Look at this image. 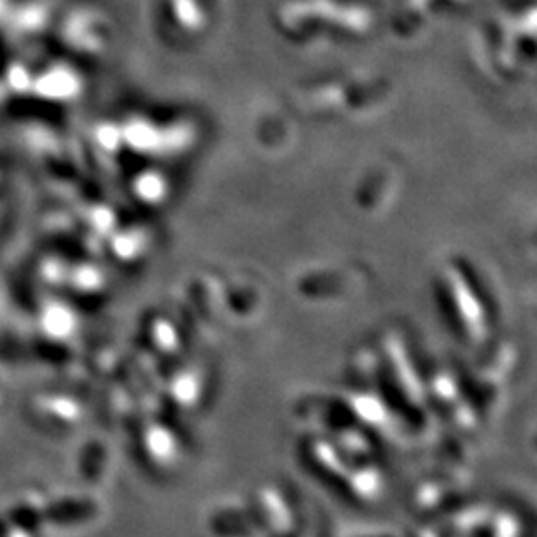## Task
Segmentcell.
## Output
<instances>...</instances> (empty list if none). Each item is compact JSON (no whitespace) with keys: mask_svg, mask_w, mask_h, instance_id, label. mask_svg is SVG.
<instances>
[{"mask_svg":"<svg viewBox=\"0 0 537 537\" xmlns=\"http://www.w3.org/2000/svg\"><path fill=\"white\" fill-rule=\"evenodd\" d=\"M345 537H402L400 534H396L394 530H388V528H376V526H368V528H355V530H349Z\"/></svg>","mask_w":537,"mask_h":537,"instance_id":"52a82bcc","label":"cell"},{"mask_svg":"<svg viewBox=\"0 0 537 537\" xmlns=\"http://www.w3.org/2000/svg\"><path fill=\"white\" fill-rule=\"evenodd\" d=\"M289 537H307V536H303V534H297V532H295L293 536H289Z\"/></svg>","mask_w":537,"mask_h":537,"instance_id":"ba28073f","label":"cell"},{"mask_svg":"<svg viewBox=\"0 0 537 537\" xmlns=\"http://www.w3.org/2000/svg\"><path fill=\"white\" fill-rule=\"evenodd\" d=\"M172 408L181 414L197 412L209 394V374L199 362H185L172 370L168 382Z\"/></svg>","mask_w":537,"mask_h":537,"instance_id":"3957f363","label":"cell"},{"mask_svg":"<svg viewBox=\"0 0 537 537\" xmlns=\"http://www.w3.org/2000/svg\"><path fill=\"white\" fill-rule=\"evenodd\" d=\"M382 362V392L408 418L412 426L426 424L430 416L424 370L412 353L402 327H386L374 341Z\"/></svg>","mask_w":537,"mask_h":537,"instance_id":"6da1fadb","label":"cell"},{"mask_svg":"<svg viewBox=\"0 0 537 537\" xmlns=\"http://www.w3.org/2000/svg\"><path fill=\"white\" fill-rule=\"evenodd\" d=\"M209 530L217 537H255L259 534L247 498L217 504L209 514Z\"/></svg>","mask_w":537,"mask_h":537,"instance_id":"277c9868","label":"cell"},{"mask_svg":"<svg viewBox=\"0 0 537 537\" xmlns=\"http://www.w3.org/2000/svg\"><path fill=\"white\" fill-rule=\"evenodd\" d=\"M247 504L263 536L289 537L299 530V506L285 484L265 482L257 486L247 496Z\"/></svg>","mask_w":537,"mask_h":537,"instance_id":"7a4b0ae2","label":"cell"},{"mask_svg":"<svg viewBox=\"0 0 537 537\" xmlns=\"http://www.w3.org/2000/svg\"><path fill=\"white\" fill-rule=\"evenodd\" d=\"M460 500V484L456 480L442 474V476H428L414 486L412 492V506L418 514H438L446 508V504H456Z\"/></svg>","mask_w":537,"mask_h":537,"instance_id":"8992f818","label":"cell"},{"mask_svg":"<svg viewBox=\"0 0 537 537\" xmlns=\"http://www.w3.org/2000/svg\"><path fill=\"white\" fill-rule=\"evenodd\" d=\"M150 454L148 460L152 462V466H156L160 472H178L181 468L183 460H185V452H187V444L185 440L179 436L178 430L174 426H166L160 420H156V424L150 428Z\"/></svg>","mask_w":537,"mask_h":537,"instance_id":"5b68a950","label":"cell"}]
</instances>
